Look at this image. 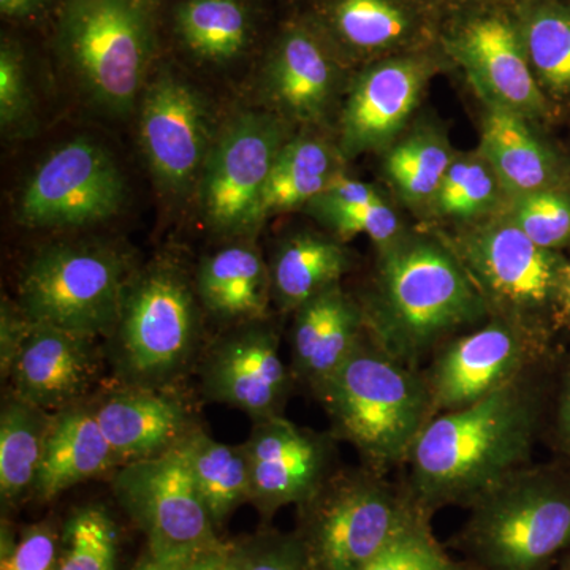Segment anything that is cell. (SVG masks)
<instances>
[{"mask_svg":"<svg viewBox=\"0 0 570 570\" xmlns=\"http://www.w3.org/2000/svg\"><path fill=\"white\" fill-rule=\"evenodd\" d=\"M562 352L478 403L428 422L401 479L422 515L433 520L439 510L471 509L532 463Z\"/></svg>","mask_w":570,"mask_h":570,"instance_id":"1","label":"cell"},{"mask_svg":"<svg viewBox=\"0 0 570 570\" xmlns=\"http://www.w3.org/2000/svg\"><path fill=\"white\" fill-rule=\"evenodd\" d=\"M360 306L367 337L415 370L452 337L490 318L455 250L426 238H403L382 250L373 288Z\"/></svg>","mask_w":570,"mask_h":570,"instance_id":"2","label":"cell"},{"mask_svg":"<svg viewBox=\"0 0 570 570\" xmlns=\"http://www.w3.org/2000/svg\"><path fill=\"white\" fill-rule=\"evenodd\" d=\"M313 392L328 414L333 436L348 442L363 466L385 475L406 466L433 419L423 371L404 365L367 336Z\"/></svg>","mask_w":570,"mask_h":570,"instance_id":"3","label":"cell"},{"mask_svg":"<svg viewBox=\"0 0 570 570\" xmlns=\"http://www.w3.org/2000/svg\"><path fill=\"white\" fill-rule=\"evenodd\" d=\"M469 510L449 547L482 570H557L570 551V471L528 464Z\"/></svg>","mask_w":570,"mask_h":570,"instance_id":"4","label":"cell"},{"mask_svg":"<svg viewBox=\"0 0 570 570\" xmlns=\"http://www.w3.org/2000/svg\"><path fill=\"white\" fill-rule=\"evenodd\" d=\"M58 50L94 107L127 118L138 110L153 58L148 0H66Z\"/></svg>","mask_w":570,"mask_h":570,"instance_id":"5","label":"cell"},{"mask_svg":"<svg viewBox=\"0 0 570 570\" xmlns=\"http://www.w3.org/2000/svg\"><path fill=\"white\" fill-rule=\"evenodd\" d=\"M299 512L296 534L317 570H363L415 521L426 519L401 480L363 464L336 471Z\"/></svg>","mask_w":570,"mask_h":570,"instance_id":"6","label":"cell"},{"mask_svg":"<svg viewBox=\"0 0 570 570\" xmlns=\"http://www.w3.org/2000/svg\"><path fill=\"white\" fill-rule=\"evenodd\" d=\"M449 246L485 299L490 317L558 344L564 255L535 245L510 219L479 225Z\"/></svg>","mask_w":570,"mask_h":570,"instance_id":"7","label":"cell"},{"mask_svg":"<svg viewBox=\"0 0 570 570\" xmlns=\"http://www.w3.org/2000/svg\"><path fill=\"white\" fill-rule=\"evenodd\" d=\"M111 335L115 366L127 387L174 382L200 340V309L181 269L156 264L130 281Z\"/></svg>","mask_w":570,"mask_h":570,"instance_id":"8","label":"cell"},{"mask_svg":"<svg viewBox=\"0 0 570 570\" xmlns=\"http://www.w3.org/2000/svg\"><path fill=\"white\" fill-rule=\"evenodd\" d=\"M129 283L115 249L62 243L43 247L26 265L18 305L33 324L97 340L115 330Z\"/></svg>","mask_w":570,"mask_h":570,"instance_id":"9","label":"cell"},{"mask_svg":"<svg viewBox=\"0 0 570 570\" xmlns=\"http://www.w3.org/2000/svg\"><path fill=\"white\" fill-rule=\"evenodd\" d=\"M112 490L145 532L151 557L190 561L223 546L183 442L160 455L124 463L112 478Z\"/></svg>","mask_w":570,"mask_h":570,"instance_id":"10","label":"cell"},{"mask_svg":"<svg viewBox=\"0 0 570 570\" xmlns=\"http://www.w3.org/2000/svg\"><path fill=\"white\" fill-rule=\"evenodd\" d=\"M285 141L283 119L268 112L243 111L227 122L198 183L212 230L243 236L261 228L262 197Z\"/></svg>","mask_w":570,"mask_h":570,"instance_id":"11","label":"cell"},{"mask_svg":"<svg viewBox=\"0 0 570 570\" xmlns=\"http://www.w3.org/2000/svg\"><path fill=\"white\" fill-rule=\"evenodd\" d=\"M126 197V179L111 154L89 138H75L56 148L24 183L17 219L41 230L88 227L116 216Z\"/></svg>","mask_w":570,"mask_h":570,"instance_id":"12","label":"cell"},{"mask_svg":"<svg viewBox=\"0 0 570 570\" xmlns=\"http://www.w3.org/2000/svg\"><path fill=\"white\" fill-rule=\"evenodd\" d=\"M560 351V344L490 317L452 337L422 367L433 417L478 403Z\"/></svg>","mask_w":570,"mask_h":570,"instance_id":"13","label":"cell"},{"mask_svg":"<svg viewBox=\"0 0 570 570\" xmlns=\"http://www.w3.org/2000/svg\"><path fill=\"white\" fill-rule=\"evenodd\" d=\"M216 140L204 94L171 71H163L138 104V141L160 189L186 195L200 183Z\"/></svg>","mask_w":570,"mask_h":570,"instance_id":"14","label":"cell"},{"mask_svg":"<svg viewBox=\"0 0 570 570\" xmlns=\"http://www.w3.org/2000/svg\"><path fill=\"white\" fill-rule=\"evenodd\" d=\"M337 439L295 425L279 415L255 422L245 449L249 460L250 499L265 517L287 505L307 504L335 474Z\"/></svg>","mask_w":570,"mask_h":570,"instance_id":"15","label":"cell"},{"mask_svg":"<svg viewBox=\"0 0 570 570\" xmlns=\"http://www.w3.org/2000/svg\"><path fill=\"white\" fill-rule=\"evenodd\" d=\"M202 381L208 400L261 422L284 415L295 377L281 358L275 326L262 321L220 340L206 355Z\"/></svg>","mask_w":570,"mask_h":570,"instance_id":"16","label":"cell"},{"mask_svg":"<svg viewBox=\"0 0 570 570\" xmlns=\"http://www.w3.org/2000/svg\"><path fill=\"white\" fill-rule=\"evenodd\" d=\"M445 45L490 104L523 118L547 111L546 96L531 69L519 21L509 14H471L453 28Z\"/></svg>","mask_w":570,"mask_h":570,"instance_id":"17","label":"cell"},{"mask_svg":"<svg viewBox=\"0 0 570 570\" xmlns=\"http://www.w3.org/2000/svg\"><path fill=\"white\" fill-rule=\"evenodd\" d=\"M431 70L430 58L407 52L363 71L344 107L343 151L355 156L387 146L417 107Z\"/></svg>","mask_w":570,"mask_h":570,"instance_id":"18","label":"cell"},{"mask_svg":"<svg viewBox=\"0 0 570 570\" xmlns=\"http://www.w3.org/2000/svg\"><path fill=\"white\" fill-rule=\"evenodd\" d=\"M318 26L330 47L355 59L407 55L433 33L425 0H325Z\"/></svg>","mask_w":570,"mask_h":570,"instance_id":"19","label":"cell"},{"mask_svg":"<svg viewBox=\"0 0 570 570\" xmlns=\"http://www.w3.org/2000/svg\"><path fill=\"white\" fill-rule=\"evenodd\" d=\"M97 371L96 337L33 324L11 366L13 395L61 411L85 395Z\"/></svg>","mask_w":570,"mask_h":570,"instance_id":"20","label":"cell"},{"mask_svg":"<svg viewBox=\"0 0 570 570\" xmlns=\"http://www.w3.org/2000/svg\"><path fill=\"white\" fill-rule=\"evenodd\" d=\"M333 48L321 32L292 26L276 41L265 67V91L285 118L318 121L335 94Z\"/></svg>","mask_w":570,"mask_h":570,"instance_id":"21","label":"cell"},{"mask_svg":"<svg viewBox=\"0 0 570 570\" xmlns=\"http://www.w3.org/2000/svg\"><path fill=\"white\" fill-rule=\"evenodd\" d=\"M292 373L314 390L354 354L366 335L362 306L340 284L295 311Z\"/></svg>","mask_w":570,"mask_h":570,"instance_id":"22","label":"cell"},{"mask_svg":"<svg viewBox=\"0 0 570 570\" xmlns=\"http://www.w3.org/2000/svg\"><path fill=\"white\" fill-rule=\"evenodd\" d=\"M92 409L122 464L160 455L194 431L181 401L160 389L127 387Z\"/></svg>","mask_w":570,"mask_h":570,"instance_id":"23","label":"cell"},{"mask_svg":"<svg viewBox=\"0 0 570 570\" xmlns=\"http://www.w3.org/2000/svg\"><path fill=\"white\" fill-rule=\"evenodd\" d=\"M121 463L100 430L94 409L69 406L50 417L32 494L41 501L99 478Z\"/></svg>","mask_w":570,"mask_h":570,"instance_id":"24","label":"cell"},{"mask_svg":"<svg viewBox=\"0 0 570 570\" xmlns=\"http://www.w3.org/2000/svg\"><path fill=\"white\" fill-rule=\"evenodd\" d=\"M195 291L217 321L236 325L265 321L273 299L269 265L257 247L236 243L204 258Z\"/></svg>","mask_w":570,"mask_h":570,"instance_id":"25","label":"cell"},{"mask_svg":"<svg viewBox=\"0 0 570 570\" xmlns=\"http://www.w3.org/2000/svg\"><path fill=\"white\" fill-rule=\"evenodd\" d=\"M482 154L509 193L527 195L557 189L560 181L553 153L532 134L519 112L490 104L483 119Z\"/></svg>","mask_w":570,"mask_h":570,"instance_id":"26","label":"cell"},{"mask_svg":"<svg viewBox=\"0 0 570 570\" xmlns=\"http://www.w3.org/2000/svg\"><path fill=\"white\" fill-rule=\"evenodd\" d=\"M351 268V254L335 239L316 234L292 236L281 243L269 265L273 299L284 313H295L340 284Z\"/></svg>","mask_w":570,"mask_h":570,"instance_id":"27","label":"cell"},{"mask_svg":"<svg viewBox=\"0 0 570 570\" xmlns=\"http://www.w3.org/2000/svg\"><path fill=\"white\" fill-rule=\"evenodd\" d=\"M337 174L335 154L325 141L314 137L285 141L262 197L261 225L269 216L309 205Z\"/></svg>","mask_w":570,"mask_h":570,"instance_id":"28","label":"cell"},{"mask_svg":"<svg viewBox=\"0 0 570 570\" xmlns=\"http://www.w3.org/2000/svg\"><path fill=\"white\" fill-rule=\"evenodd\" d=\"M176 32L195 58L235 61L249 47L253 20L243 0H186L176 10Z\"/></svg>","mask_w":570,"mask_h":570,"instance_id":"29","label":"cell"},{"mask_svg":"<svg viewBox=\"0 0 570 570\" xmlns=\"http://www.w3.org/2000/svg\"><path fill=\"white\" fill-rule=\"evenodd\" d=\"M200 497L214 527L250 499L249 460L245 445L223 444L194 430L183 441Z\"/></svg>","mask_w":570,"mask_h":570,"instance_id":"30","label":"cell"},{"mask_svg":"<svg viewBox=\"0 0 570 570\" xmlns=\"http://www.w3.org/2000/svg\"><path fill=\"white\" fill-rule=\"evenodd\" d=\"M50 417L17 395L3 401L0 414V494L14 502L33 490Z\"/></svg>","mask_w":570,"mask_h":570,"instance_id":"31","label":"cell"},{"mask_svg":"<svg viewBox=\"0 0 570 570\" xmlns=\"http://www.w3.org/2000/svg\"><path fill=\"white\" fill-rule=\"evenodd\" d=\"M519 24L542 91L570 99V9L535 0L521 11Z\"/></svg>","mask_w":570,"mask_h":570,"instance_id":"32","label":"cell"},{"mask_svg":"<svg viewBox=\"0 0 570 570\" xmlns=\"http://www.w3.org/2000/svg\"><path fill=\"white\" fill-rule=\"evenodd\" d=\"M448 146L431 134H417L401 141L385 159V170L396 189L412 204L436 197L448 174Z\"/></svg>","mask_w":570,"mask_h":570,"instance_id":"33","label":"cell"},{"mask_svg":"<svg viewBox=\"0 0 570 570\" xmlns=\"http://www.w3.org/2000/svg\"><path fill=\"white\" fill-rule=\"evenodd\" d=\"M118 528L100 505L75 510L63 528V550L56 570H115Z\"/></svg>","mask_w":570,"mask_h":570,"instance_id":"34","label":"cell"},{"mask_svg":"<svg viewBox=\"0 0 570 570\" xmlns=\"http://www.w3.org/2000/svg\"><path fill=\"white\" fill-rule=\"evenodd\" d=\"M497 175L478 159L450 164L434 202L438 209L452 219L469 220L489 212L497 200Z\"/></svg>","mask_w":570,"mask_h":570,"instance_id":"35","label":"cell"},{"mask_svg":"<svg viewBox=\"0 0 570 570\" xmlns=\"http://www.w3.org/2000/svg\"><path fill=\"white\" fill-rule=\"evenodd\" d=\"M363 570H482L452 557L434 535L431 520L420 519Z\"/></svg>","mask_w":570,"mask_h":570,"instance_id":"36","label":"cell"},{"mask_svg":"<svg viewBox=\"0 0 570 570\" xmlns=\"http://www.w3.org/2000/svg\"><path fill=\"white\" fill-rule=\"evenodd\" d=\"M510 220L540 247H570V197L560 189L521 195Z\"/></svg>","mask_w":570,"mask_h":570,"instance_id":"37","label":"cell"},{"mask_svg":"<svg viewBox=\"0 0 570 570\" xmlns=\"http://www.w3.org/2000/svg\"><path fill=\"white\" fill-rule=\"evenodd\" d=\"M0 126L10 138L31 135L37 127L24 58L11 41H3L0 48Z\"/></svg>","mask_w":570,"mask_h":570,"instance_id":"38","label":"cell"},{"mask_svg":"<svg viewBox=\"0 0 570 570\" xmlns=\"http://www.w3.org/2000/svg\"><path fill=\"white\" fill-rule=\"evenodd\" d=\"M314 213L344 242L356 235H367L381 253L404 238L400 219L384 200L347 208H314Z\"/></svg>","mask_w":570,"mask_h":570,"instance_id":"39","label":"cell"},{"mask_svg":"<svg viewBox=\"0 0 570 570\" xmlns=\"http://www.w3.org/2000/svg\"><path fill=\"white\" fill-rule=\"evenodd\" d=\"M243 570H317L298 534H262L235 546Z\"/></svg>","mask_w":570,"mask_h":570,"instance_id":"40","label":"cell"},{"mask_svg":"<svg viewBox=\"0 0 570 570\" xmlns=\"http://www.w3.org/2000/svg\"><path fill=\"white\" fill-rule=\"evenodd\" d=\"M542 442L551 460L570 471V352H562L558 362Z\"/></svg>","mask_w":570,"mask_h":570,"instance_id":"41","label":"cell"},{"mask_svg":"<svg viewBox=\"0 0 570 570\" xmlns=\"http://www.w3.org/2000/svg\"><path fill=\"white\" fill-rule=\"evenodd\" d=\"M2 546L0 570H56L58 568V542L47 524L29 528L14 543Z\"/></svg>","mask_w":570,"mask_h":570,"instance_id":"42","label":"cell"},{"mask_svg":"<svg viewBox=\"0 0 570 570\" xmlns=\"http://www.w3.org/2000/svg\"><path fill=\"white\" fill-rule=\"evenodd\" d=\"M32 322L22 313L18 303L2 299L0 307V371L9 379L18 352L31 332Z\"/></svg>","mask_w":570,"mask_h":570,"instance_id":"43","label":"cell"},{"mask_svg":"<svg viewBox=\"0 0 570 570\" xmlns=\"http://www.w3.org/2000/svg\"><path fill=\"white\" fill-rule=\"evenodd\" d=\"M381 200L384 198L370 184L355 181L337 174L324 193L309 205L313 208H347V206L376 204Z\"/></svg>","mask_w":570,"mask_h":570,"instance_id":"44","label":"cell"},{"mask_svg":"<svg viewBox=\"0 0 570 570\" xmlns=\"http://www.w3.org/2000/svg\"><path fill=\"white\" fill-rule=\"evenodd\" d=\"M204 570H243L235 546H220L206 557Z\"/></svg>","mask_w":570,"mask_h":570,"instance_id":"45","label":"cell"},{"mask_svg":"<svg viewBox=\"0 0 570 570\" xmlns=\"http://www.w3.org/2000/svg\"><path fill=\"white\" fill-rule=\"evenodd\" d=\"M558 332L570 335V261L562 273L560 299H558Z\"/></svg>","mask_w":570,"mask_h":570,"instance_id":"46","label":"cell"},{"mask_svg":"<svg viewBox=\"0 0 570 570\" xmlns=\"http://www.w3.org/2000/svg\"><path fill=\"white\" fill-rule=\"evenodd\" d=\"M206 557H208V553L190 561H167L159 560V558H154L149 554L148 560L141 562L135 570H204Z\"/></svg>","mask_w":570,"mask_h":570,"instance_id":"47","label":"cell"},{"mask_svg":"<svg viewBox=\"0 0 570 570\" xmlns=\"http://www.w3.org/2000/svg\"><path fill=\"white\" fill-rule=\"evenodd\" d=\"M45 2L47 0H0V11L3 17L26 18L40 10Z\"/></svg>","mask_w":570,"mask_h":570,"instance_id":"48","label":"cell"},{"mask_svg":"<svg viewBox=\"0 0 570 570\" xmlns=\"http://www.w3.org/2000/svg\"><path fill=\"white\" fill-rule=\"evenodd\" d=\"M557 570H570V551L568 554H566L564 558H562L560 564H558Z\"/></svg>","mask_w":570,"mask_h":570,"instance_id":"49","label":"cell"},{"mask_svg":"<svg viewBox=\"0 0 570 570\" xmlns=\"http://www.w3.org/2000/svg\"><path fill=\"white\" fill-rule=\"evenodd\" d=\"M452 2H459V3H482V2H490V0H452Z\"/></svg>","mask_w":570,"mask_h":570,"instance_id":"50","label":"cell"}]
</instances>
